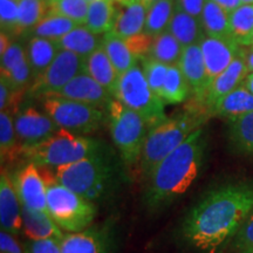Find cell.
Here are the masks:
<instances>
[{"instance_id": "1", "label": "cell", "mask_w": 253, "mask_h": 253, "mask_svg": "<svg viewBox=\"0 0 253 253\" xmlns=\"http://www.w3.org/2000/svg\"><path fill=\"white\" fill-rule=\"evenodd\" d=\"M253 210V181L231 182L205 194L179 225L182 243L198 253H220L232 244Z\"/></svg>"}, {"instance_id": "2", "label": "cell", "mask_w": 253, "mask_h": 253, "mask_svg": "<svg viewBox=\"0 0 253 253\" xmlns=\"http://www.w3.org/2000/svg\"><path fill=\"white\" fill-rule=\"evenodd\" d=\"M205 153V132L198 128L168 155L144 182L145 209L150 212H158L179 201L203 171Z\"/></svg>"}, {"instance_id": "3", "label": "cell", "mask_w": 253, "mask_h": 253, "mask_svg": "<svg viewBox=\"0 0 253 253\" xmlns=\"http://www.w3.org/2000/svg\"><path fill=\"white\" fill-rule=\"evenodd\" d=\"M53 172L59 183L95 204L113 197L125 178L121 164L106 149Z\"/></svg>"}, {"instance_id": "4", "label": "cell", "mask_w": 253, "mask_h": 253, "mask_svg": "<svg viewBox=\"0 0 253 253\" xmlns=\"http://www.w3.org/2000/svg\"><path fill=\"white\" fill-rule=\"evenodd\" d=\"M203 110L186 109L171 118H167L148 131L138 162V172L145 182L155 168L181 145L204 122Z\"/></svg>"}, {"instance_id": "5", "label": "cell", "mask_w": 253, "mask_h": 253, "mask_svg": "<svg viewBox=\"0 0 253 253\" xmlns=\"http://www.w3.org/2000/svg\"><path fill=\"white\" fill-rule=\"evenodd\" d=\"M40 169L46 182L48 213L60 229L78 233L93 225L97 213L96 204L59 183L52 169Z\"/></svg>"}, {"instance_id": "6", "label": "cell", "mask_w": 253, "mask_h": 253, "mask_svg": "<svg viewBox=\"0 0 253 253\" xmlns=\"http://www.w3.org/2000/svg\"><path fill=\"white\" fill-rule=\"evenodd\" d=\"M103 150L102 143L94 138L59 129L48 140L25 150L23 156L28 162L37 164L38 167L54 170Z\"/></svg>"}, {"instance_id": "7", "label": "cell", "mask_w": 253, "mask_h": 253, "mask_svg": "<svg viewBox=\"0 0 253 253\" xmlns=\"http://www.w3.org/2000/svg\"><path fill=\"white\" fill-rule=\"evenodd\" d=\"M107 114L114 144L125 167L131 169L140 162L149 126L140 114L116 99L110 102Z\"/></svg>"}, {"instance_id": "8", "label": "cell", "mask_w": 253, "mask_h": 253, "mask_svg": "<svg viewBox=\"0 0 253 253\" xmlns=\"http://www.w3.org/2000/svg\"><path fill=\"white\" fill-rule=\"evenodd\" d=\"M114 97L136 112L147 122L149 130L167 119L164 102L151 89L137 65L120 77Z\"/></svg>"}, {"instance_id": "9", "label": "cell", "mask_w": 253, "mask_h": 253, "mask_svg": "<svg viewBox=\"0 0 253 253\" xmlns=\"http://www.w3.org/2000/svg\"><path fill=\"white\" fill-rule=\"evenodd\" d=\"M42 109L61 129L77 135L100 130L108 121L107 110L66 97L50 95L42 99Z\"/></svg>"}, {"instance_id": "10", "label": "cell", "mask_w": 253, "mask_h": 253, "mask_svg": "<svg viewBox=\"0 0 253 253\" xmlns=\"http://www.w3.org/2000/svg\"><path fill=\"white\" fill-rule=\"evenodd\" d=\"M84 58L75 53L59 50L58 55L48 68L32 82L27 95L31 99H43L59 93L69 81L84 72Z\"/></svg>"}, {"instance_id": "11", "label": "cell", "mask_w": 253, "mask_h": 253, "mask_svg": "<svg viewBox=\"0 0 253 253\" xmlns=\"http://www.w3.org/2000/svg\"><path fill=\"white\" fill-rule=\"evenodd\" d=\"M62 253H116L118 233L112 220L95 224L78 233H68L60 240Z\"/></svg>"}, {"instance_id": "12", "label": "cell", "mask_w": 253, "mask_h": 253, "mask_svg": "<svg viewBox=\"0 0 253 253\" xmlns=\"http://www.w3.org/2000/svg\"><path fill=\"white\" fill-rule=\"evenodd\" d=\"M14 126L23 153L48 140L61 129L45 112L33 106H25L14 113Z\"/></svg>"}, {"instance_id": "13", "label": "cell", "mask_w": 253, "mask_h": 253, "mask_svg": "<svg viewBox=\"0 0 253 253\" xmlns=\"http://www.w3.org/2000/svg\"><path fill=\"white\" fill-rule=\"evenodd\" d=\"M11 177L21 204L34 210L48 212L46 182L37 164L28 162Z\"/></svg>"}, {"instance_id": "14", "label": "cell", "mask_w": 253, "mask_h": 253, "mask_svg": "<svg viewBox=\"0 0 253 253\" xmlns=\"http://www.w3.org/2000/svg\"><path fill=\"white\" fill-rule=\"evenodd\" d=\"M249 72L250 71L244 58V49H240L239 54L231 62L229 67L209 84L208 89L205 91L203 100L201 101L199 106L203 107L205 113H208V110L218 100H220L221 97L225 96L230 91L243 84Z\"/></svg>"}, {"instance_id": "15", "label": "cell", "mask_w": 253, "mask_h": 253, "mask_svg": "<svg viewBox=\"0 0 253 253\" xmlns=\"http://www.w3.org/2000/svg\"><path fill=\"white\" fill-rule=\"evenodd\" d=\"M203 54L209 84L231 65L240 52V46L235 40L203 37L199 42Z\"/></svg>"}, {"instance_id": "16", "label": "cell", "mask_w": 253, "mask_h": 253, "mask_svg": "<svg viewBox=\"0 0 253 253\" xmlns=\"http://www.w3.org/2000/svg\"><path fill=\"white\" fill-rule=\"evenodd\" d=\"M55 95L90 104V106L97 107V108L103 110L108 109L110 102L115 99L110 91L107 90L106 88L101 86L99 82L95 81L93 78L84 72L69 81Z\"/></svg>"}, {"instance_id": "17", "label": "cell", "mask_w": 253, "mask_h": 253, "mask_svg": "<svg viewBox=\"0 0 253 253\" xmlns=\"http://www.w3.org/2000/svg\"><path fill=\"white\" fill-rule=\"evenodd\" d=\"M0 225L1 230L18 236L23 231L21 202L12 182L11 173L2 168L0 176Z\"/></svg>"}, {"instance_id": "18", "label": "cell", "mask_w": 253, "mask_h": 253, "mask_svg": "<svg viewBox=\"0 0 253 253\" xmlns=\"http://www.w3.org/2000/svg\"><path fill=\"white\" fill-rule=\"evenodd\" d=\"M197 104L201 103L209 86L207 68L199 45H191L183 49L178 65Z\"/></svg>"}, {"instance_id": "19", "label": "cell", "mask_w": 253, "mask_h": 253, "mask_svg": "<svg viewBox=\"0 0 253 253\" xmlns=\"http://www.w3.org/2000/svg\"><path fill=\"white\" fill-rule=\"evenodd\" d=\"M21 213H23V232L28 239L56 238L61 240L65 236L48 212L34 210L21 204Z\"/></svg>"}, {"instance_id": "20", "label": "cell", "mask_w": 253, "mask_h": 253, "mask_svg": "<svg viewBox=\"0 0 253 253\" xmlns=\"http://www.w3.org/2000/svg\"><path fill=\"white\" fill-rule=\"evenodd\" d=\"M147 12V6L138 0L130 5H120L116 7L115 19L110 32L123 39L143 33Z\"/></svg>"}, {"instance_id": "21", "label": "cell", "mask_w": 253, "mask_h": 253, "mask_svg": "<svg viewBox=\"0 0 253 253\" xmlns=\"http://www.w3.org/2000/svg\"><path fill=\"white\" fill-rule=\"evenodd\" d=\"M251 112H253V94L243 84L218 100L208 110L209 115L226 119L227 121Z\"/></svg>"}, {"instance_id": "22", "label": "cell", "mask_w": 253, "mask_h": 253, "mask_svg": "<svg viewBox=\"0 0 253 253\" xmlns=\"http://www.w3.org/2000/svg\"><path fill=\"white\" fill-rule=\"evenodd\" d=\"M84 73L89 75L114 96L120 75L102 46L84 58Z\"/></svg>"}, {"instance_id": "23", "label": "cell", "mask_w": 253, "mask_h": 253, "mask_svg": "<svg viewBox=\"0 0 253 253\" xmlns=\"http://www.w3.org/2000/svg\"><path fill=\"white\" fill-rule=\"evenodd\" d=\"M168 31L178 40L183 48L191 45H199V42L204 37V30L201 21L192 15L185 13L177 6L173 11Z\"/></svg>"}, {"instance_id": "24", "label": "cell", "mask_w": 253, "mask_h": 253, "mask_svg": "<svg viewBox=\"0 0 253 253\" xmlns=\"http://www.w3.org/2000/svg\"><path fill=\"white\" fill-rule=\"evenodd\" d=\"M56 45L60 50H69L82 58H87L102 46V38L88 30L84 25H79L62 39L56 41Z\"/></svg>"}, {"instance_id": "25", "label": "cell", "mask_w": 253, "mask_h": 253, "mask_svg": "<svg viewBox=\"0 0 253 253\" xmlns=\"http://www.w3.org/2000/svg\"><path fill=\"white\" fill-rule=\"evenodd\" d=\"M227 137L233 151L253 157V112L229 120Z\"/></svg>"}, {"instance_id": "26", "label": "cell", "mask_w": 253, "mask_h": 253, "mask_svg": "<svg viewBox=\"0 0 253 253\" xmlns=\"http://www.w3.org/2000/svg\"><path fill=\"white\" fill-rule=\"evenodd\" d=\"M59 50L56 41L43 38H32L27 45L26 52L33 80L48 68L50 63L54 61Z\"/></svg>"}, {"instance_id": "27", "label": "cell", "mask_w": 253, "mask_h": 253, "mask_svg": "<svg viewBox=\"0 0 253 253\" xmlns=\"http://www.w3.org/2000/svg\"><path fill=\"white\" fill-rule=\"evenodd\" d=\"M229 14V12L212 0H207L202 14V26L205 36L235 40L231 34Z\"/></svg>"}, {"instance_id": "28", "label": "cell", "mask_w": 253, "mask_h": 253, "mask_svg": "<svg viewBox=\"0 0 253 253\" xmlns=\"http://www.w3.org/2000/svg\"><path fill=\"white\" fill-rule=\"evenodd\" d=\"M102 48L107 53L120 77L136 66L137 59L131 54L125 39L118 37L113 32H107L106 34H103Z\"/></svg>"}, {"instance_id": "29", "label": "cell", "mask_w": 253, "mask_h": 253, "mask_svg": "<svg viewBox=\"0 0 253 253\" xmlns=\"http://www.w3.org/2000/svg\"><path fill=\"white\" fill-rule=\"evenodd\" d=\"M116 2L114 0H93L88 6L86 26L93 33L106 34L113 28L116 13Z\"/></svg>"}, {"instance_id": "30", "label": "cell", "mask_w": 253, "mask_h": 253, "mask_svg": "<svg viewBox=\"0 0 253 253\" xmlns=\"http://www.w3.org/2000/svg\"><path fill=\"white\" fill-rule=\"evenodd\" d=\"M79 24L72 19L63 15L48 11L41 21L30 32L32 38H43L53 41L62 39L66 34L78 27Z\"/></svg>"}, {"instance_id": "31", "label": "cell", "mask_w": 253, "mask_h": 253, "mask_svg": "<svg viewBox=\"0 0 253 253\" xmlns=\"http://www.w3.org/2000/svg\"><path fill=\"white\" fill-rule=\"evenodd\" d=\"M0 155L2 164L23 155V148L15 131L14 115L9 110L0 113Z\"/></svg>"}, {"instance_id": "32", "label": "cell", "mask_w": 253, "mask_h": 253, "mask_svg": "<svg viewBox=\"0 0 253 253\" xmlns=\"http://www.w3.org/2000/svg\"><path fill=\"white\" fill-rule=\"evenodd\" d=\"M231 34L239 46L253 43V4H242L229 14Z\"/></svg>"}, {"instance_id": "33", "label": "cell", "mask_w": 253, "mask_h": 253, "mask_svg": "<svg viewBox=\"0 0 253 253\" xmlns=\"http://www.w3.org/2000/svg\"><path fill=\"white\" fill-rule=\"evenodd\" d=\"M176 0H160L148 7L143 33L151 37H157L168 31L171 21Z\"/></svg>"}, {"instance_id": "34", "label": "cell", "mask_w": 253, "mask_h": 253, "mask_svg": "<svg viewBox=\"0 0 253 253\" xmlns=\"http://www.w3.org/2000/svg\"><path fill=\"white\" fill-rule=\"evenodd\" d=\"M183 46L169 31L163 32L154 38L153 46L147 58L166 63L168 66H177L181 60Z\"/></svg>"}, {"instance_id": "35", "label": "cell", "mask_w": 253, "mask_h": 253, "mask_svg": "<svg viewBox=\"0 0 253 253\" xmlns=\"http://www.w3.org/2000/svg\"><path fill=\"white\" fill-rule=\"evenodd\" d=\"M191 93L188 81L178 66H169L161 99L167 104H179L188 100Z\"/></svg>"}, {"instance_id": "36", "label": "cell", "mask_w": 253, "mask_h": 253, "mask_svg": "<svg viewBox=\"0 0 253 253\" xmlns=\"http://www.w3.org/2000/svg\"><path fill=\"white\" fill-rule=\"evenodd\" d=\"M48 12V0H20L17 34L30 33Z\"/></svg>"}, {"instance_id": "37", "label": "cell", "mask_w": 253, "mask_h": 253, "mask_svg": "<svg viewBox=\"0 0 253 253\" xmlns=\"http://www.w3.org/2000/svg\"><path fill=\"white\" fill-rule=\"evenodd\" d=\"M89 2L87 0H48V11L72 19L79 25H84Z\"/></svg>"}, {"instance_id": "38", "label": "cell", "mask_w": 253, "mask_h": 253, "mask_svg": "<svg viewBox=\"0 0 253 253\" xmlns=\"http://www.w3.org/2000/svg\"><path fill=\"white\" fill-rule=\"evenodd\" d=\"M168 69H169V66L157 61V60L151 58H144L142 60V71L144 73V77L147 79L151 89L160 97L162 94V88Z\"/></svg>"}, {"instance_id": "39", "label": "cell", "mask_w": 253, "mask_h": 253, "mask_svg": "<svg viewBox=\"0 0 253 253\" xmlns=\"http://www.w3.org/2000/svg\"><path fill=\"white\" fill-rule=\"evenodd\" d=\"M20 0H0V25L1 32L6 34H17Z\"/></svg>"}, {"instance_id": "40", "label": "cell", "mask_w": 253, "mask_h": 253, "mask_svg": "<svg viewBox=\"0 0 253 253\" xmlns=\"http://www.w3.org/2000/svg\"><path fill=\"white\" fill-rule=\"evenodd\" d=\"M0 55H1L0 56L1 58V66H0L1 74H5V73L12 71L15 66H18L19 63H21L24 60L27 59L26 49L18 41H12L8 48Z\"/></svg>"}, {"instance_id": "41", "label": "cell", "mask_w": 253, "mask_h": 253, "mask_svg": "<svg viewBox=\"0 0 253 253\" xmlns=\"http://www.w3.org/2000/svg\"><path fill=\"white\" fill-rule=\"evenodd\" d=\"M154 38L151 36H148L145 33L137 34V36L126 38L125 39L126 46L130 49L131 54L135 56L136 59L143 60L149 55V52L151 49V46H153Z\"/></svg>"}, {"instance_id": "42", "label": "cell", "mask_w": 253, "mask_h": 253, "mask_svg": "<svg viewBox=\"0 0 253 253\" xmlns=\"http://www.w3.org/2000/svg\"><path fill=\"white\" fill-rule=\"evenodd\" d=\"M232 248L236 251L246 249H253V210L250 213L248 219L240 227L236 238L232 242Z\"/></svg>"}, {"instance_id": "43", "label": "cell", "mask_w": 253, "mask_h": 253, "mask_svg": "<svg viewBox=\"0 0 253 253\" xmlns=\"http://www.w3.org/2000/svg\"><path fill=\"white\" fill-rule=\"evenodd\" d=\"M28 253H62L60 239L47 238L39 240L28 239L26 243Z\"/></svg>"}, {"instance_id": "44", "label": "cell", "mask_w": 253, "mask_h": 253, "mask_svg": "<svg viewBox=\"0 0 253 253\" xmlns=\"http://www.w3.org/2000/svg\"><path fill=\"white\" fill-rule=\"evenodd\" d=\"M21 91L15 90L5 79L0 78V110H9L19 102Z\"/></svg>"}, {"instance_id": "45", "label": "cell", "mask_w": 253, "mask_h": 253, "mask_svg": "<svg viewBox=\"0 0 253 253\" xmlns=\"http://www.w3.org/2000/svg\"><path fill=\"white\" fill-rule=\"evenodd\" d=\"M0 250L1 253H28L26 245L17 239V236L1 230L0 232Z\"/></svg>"}, {"instance_id": "46", "label": "cell", "mask_w": 253, "mask_h": 253, "mask_svg": "<svg viewBox=\"0 0 253 253\" xmlns=\"http://www.w3.org/2000/svg\"><path fill=\"white\" fill-rule=\"evenodd\" d=\"M207 0H176V6L202 23V14Z\"/></svg>"}, {"instance_id": "47", "label": "cell", "mask_w": 253, "mask_h": 253, "mask_svg": "<svg viewBox=\"0 0 253 253\" xmlns=\"http://www.w3.org/2000/svg\"><path fill=\"white\" fill-rule=\"evenodd\" d=\"M212 1L219 5L220 7H223L226 12H229V13L235 11L237 7H239V6L243 4L242 0H212Z\"/></svg>"}, {"instance_id": "48", "label": "cell", "mask_w": 253, "mask_h": 253, "mask_svg": "<svg viewBox=\"0 0 253 253\" xmlns=\"http://www.w3.org/2000/svg\"><path fill=\"white\" fill-rule=\"evenodd\" d=\"M244 58H245L246 65H248L249 71L253 72V48L250 50L244 49Z\"/></svg>"}, {"instance_id": "49", "label": "cell", "mask_w": 253, "mask_h": 253, "mask_svg": "<svg viewBox=\"0 0 253 253\" xmlns=\"http://www.w3.org/2000/svg\"><path fill=\"white\" fill-rule=\"evenodd\" d=\"M243 86H244L246 89H249L253 94V72L249 73L248 77L245 78L244 82H243Z\"/></svg>"}, {"instance_id": "50", "label": "cell", "mask_w": 253, "mask_h": 253, "mask_svg": "<svg viewBox=\"0 0 253 253\" xmlns=\"http://www.w3.org/2000/svg\"><path fill=\"white\" fill-rule=\"evenodd\" d=\"M114 1H115L116 4H119V5L126 6V5H130V4H132V2H135L136 0H114Z\"/></svg>"}, {"instance_id": "51", "label": "cell", "mask_w": 253, "mask_h": 253, "mask_svg": "<svg viewBox=\"0 0 253 253\" xmlns=\"http://www.w3.org/2000/svg\"><path fill=\"white\" fill-rule=\"evenodd\" d=\"M138 1H141L142 4H144L147 7H149L151 4H154V2L156 1H160V0H138Z\"/></svg>"}, {"instance_id": "52", "label": "cell", "mask_w": 253, "mask_h": 253, "mask_svg": "<svg viewBox=\"0 0 253 253\" xmlns=\"http://www.w3.org/2000/svg\"><path fill=\"white\" fill-rule=\"evenodd\" d=\"M236 253H253V249H246V250H239V251H236Z\"/></svg>"}, {"instance_id": "53", "label": "cell", "mask_w": 253, "mask_h": 253, "mask_svg": "<svg viewBox=\"0 0 253 253\" xmlns=\"http://www.w3.org/2000/svg\"><path fill=\"white\" fill-rule=\"evenodd\" d=\"M243 4H253V0H242Z\"/></svg>"}, {"instance_id": "54", "label": "cell", "mask_w": 253, "mask_h": 253, "mask_svg": "<svg viewBox=\"0 0 253 253\" xmlns=\"http://www.w3.org/2000/svg\"><path fill=\"white\" fill-rule=\"evenodd\" d=\"M87 1H88V2H90V1H93V0H87Z\"/></svg>"}, {"instance_id": "55", "label": "cell", "mask_w": 253, "mask_h": 253, "mask_svg": "<svg viewBox=\"0 0 253 253\" xmlns=\"http://www.w3.org/2000/svg\"><path fill=\"white\" fill-rule=\"evenodd\" d=\"M252 48H253V43H252Z\"/></svg>"}]
</instances>
